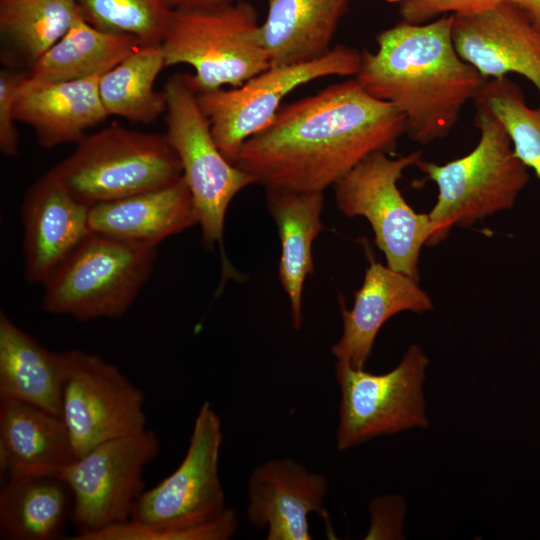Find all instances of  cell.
<instances>
[{
    "label": "cell",
    "instance_id": "6da1fadb",
    "mask_svg": "<svg viewBox=\"0 0 540 540\" xmlns=\"http://www.w3.org/2000/svg\"><path fill=\"white\" fill-rule=\"evenodd\" d=\"M405 118L354 78L282 105L235 164L265 189L324 192L376 152L393 153Z\"/></svg>",
    "mask_w": 540,
    "mask_h": 540
},
{
    "label": "cell",
    "instance_id": "7a4b0ae2",
    "mask_svg": "<svg viewBox=\"0 0 540 540\" xmlns=\"http://www.w3.org/2000/svg\"><path fill=\"white\" fill-rule=\"evenodd\" d=\"M453 21L454 14L422 24L403 21L377 35L375 52H361L355 78L402 113L406 134L419 144L448 136L488 80L458 54Z\"/></svg>",
    "mask_w": 540,
    "mask_h": 540
},
{
    "label": "cell",
    "instance_id": "3957f363",
    "mask_svg": "<svg viewBox=\"0 0 540 540\" xmlns=\"http://www.w3.org/2000/svg\"><path fill=\"white\" fill-rule=\"evenodd\" d=\"M223 431L220 417L204 402L195 418L180 465L137 500L131 519L84 540H227L239 528L225 505L219 477Z\"/></svg>",
    "mask_w": 540,
    "mask_h": 540
},
{
    "label": "cell",
    "instance_id": "277c9868",
    "mask_svg": "<svg viewBox=\"0 0 540 540\" xmlns=\"http://www.w3.org/2000/svg\"><path fill=\"white\" fill-rule=\"evenodd\" d=\"M473 101L480 131L475 148L445 164L422 159L416 164L438 189L428 213V246L445 239L454 226H471L511 209L530 181L529 169L516 156L504 125L482 97L476 95Z\"/></svg>",
    "mask_w": 540,
    "mask_h": 540
},
{
    "label": "cell",
    "instance_id": "5b68a950",
    "mask_svg": "<svg viewBox=\"0 0 540 540\" xmlns=\"http://www.w3.org/2000/svg\"><path fill=\"white\" fill-rule=\"evenodd\" d=\"M49 172L79 202L93 205L169 186L183 176L165 134L116 123L77 143Z\"/></svg>",
    "mask_w": 540,
    "mask_h": 540
},
{
    "label": "cell",
    "instance_id": "8992f818",
    "mask_svg": "<svg viewBox=\"0 0 540 540\" xmlns=\"http://www.w3.org/2000/svg\"><path fill=\"white\" fill-rule=\"evenodd\" d=\"M161 47L166 68L193 67L198 93L241 86L271 66L256 10L244 1L172 10Z\"/></svg>",
    "mask_w": 540,
    "mask_h": 540
},
{
    "label": "cell",
    "instance_id": "52a82bcc",
    "mask_svg": "<svg viewBox=\"0 0 540 540\" xmlns=\"http://www.w3.org/2000/svg\"><path fill=\"white\" fill-rule=\"evenodd\" d=\"M156 248L91 232L43 284V309L78 321L121 317L151 276Z\"/></svg>",
    "mask_w": 540,
    "mask_h": 540
},
{
    "label": "cell",
    "instance_id": "ba28073f",
    "mask_svg": "<svg viewBox=\"0 0 540 540\" xmlns=\"http://www.w3.org/2000/svg\"><path fill=\"white\" fill-rule=\"evenodd\" d=\"M166 137L181 162L202 238L207 247L222 244L225 215L232 199L257 183L230 163L217 147L190 74L176 73L165 83Z\"/></svg>",
    "mask_w": 540,
    "mask_h": 540
},
{
    "label": "cell",
    "instance_id": "9c48e42d",
    "mask_svg": "<svg viewBox=\"0 0 540 540\" xmlns=\"http://www.w3.org/2000/svg\"><path fill=\"white\" fill-rule=\"evenodd\" d=\"M420 159V150L397 158L376 152L334 185L338 209L347 217L367 219L386 265L416 279L421 249L427 245L431 224L428 214L417 213L407 203L398 181L404 170Z\"/></svg>",
    "mask_w": 540,
    "mask_h": 540
},
{
    "label": "cell",
    "instance_id": "30bf717a",
    "mask_svg": "<svg viewBox=\"0 0 540 540\" xmlns=\"http://www.w3.org/2000/svg\"><path fill=\"white\" fill-rule=\"evenodd\" d=\"M429 359L411 344L391 371L373 374L337 361L340 388L337 449L345 451L372 438L426 428L424 381Z\"/></svg>",
    "mask_w": 540,
    "mask_h": 540
},
{
    "label": "cell",
    "instance_id": "8fae6325",
    "mask_svg": "<svg viewBox=\"0 0 540 540\" xmlns=\"http://www.w3.org/2000/svg\"><path fill=\"white\" fill-rule=\"evenodd\" d=\"M360 61L361 52L337 45L317 60L271 66L241 86L198 93L217 147L230 163L235 164L244 142L274 120L282 100L290 92L323 77L355 76Z\"/></svg>",
    "mask_w": 540,
    "mask_h": 540
},
{
    "label": "cell",
    "instance_id": "7c38bea8",
    "mask_svg": "<svg viewBox=\"0 0 540 540\" xmlns=\"http://www.w3.org/2000/svg\"><path fill=\"white\" fill-rule=\"evenodd\" d=\"M159 439L152 430L101 443L61 470L57 476L74 496L73 540L131 519L145 491V468L157 457Z\"/></svg>",
    "mask_w": 540,
    "mask_h": 540
},
{
    "label": "cell",
    "instance_id": "4fadbf2b",
    "mask_svg": "<svg viewBox=\"0 0 540 540\" xmlns=\"http://www.w3.org/2000/svg\"><path fill=\"white\" fill-rule=\"evenodd\" d=\"M65 355L61 417L76 459L101 443L146 429L144 394L117 366L79 349Z\"/></svg>",
    "mask_w": 540,
    "mask_h": 540
},
{
    "label": "cell",
    "instance_id": "5bb4252c",
    "mask_svg": "<svg viewBox=\"0 0 540 540\" xmlns=\"http://www.w3.org/2000/svg\"><path fill=\"white\" fill-rule=\"evenodd\" d=\"M327 478L291 458L272 459L254 469L248 480L247 518L267 530V540H311L308 517L317 513L331 539L335 534L324 506Z\"/></svg>",
    "mask_w": 540,
    "mask_h": 540
},
{
    "label": "cell",
    "instance_id": "9a60e30c",
    "mask_svg": "<svg viewBox=\"0 0 540 540\" xmlns=\"http://www.w3.org/2000/svg\"><path fill=\"white\" fill-rule=\"evenodd\" d=\"M455 48L461 58L485 78L516 73L540 93V31L511 1L471 15H455Z\"/></svg>",
    "mask_w": 540,
    "mask_h": 540
},
{
    "label": "cell",
    "instance_id": "2e32d148",
    "mask_svg": "<svg viewBox=\"0 0 540 540\" xmlns=\"http://www.w3.org/2000/svg\"><path fill=\"white\" fill-rule=\"evenodd\" d=\"M89 210L49 171L30 185L21 209L28 282L43 285L91 233Z\"/></svg>",
    "mask_w": 540,
    "mask_h": 540
},
{
    "label": "cell",
    "instance_id": "e0dca14e",
    "mask_svg": "<svg viewBox=\"0 0 540 540\" xmlns=\"http://www.w3.org/2000/svg\"><path fill=\"white\" fill-rule=\"evenodd\" d=\"M340 307L343 331L331 352L337 361L364 369L386 321L404 311L428 312L433 309V302L418 279L373 260L354 293L353 307L348 310L342 297Z\"/></svg>",
    "mask_w": 540,
    "mask_h": 540
},
{
    "label": "cell",
    "instance_id": "ac0fdd59",
    "mask_svg": "<svg viewBox=\"0 0 540 540\" xmlns=\"http://www.w3.org/2000/svg\"><path fill=\"white\" fill-rule=\"evenodd\" d=\"M100 78L38 82L28 76L16 95L15 119L33 128L43 148L78 143L87 129L108 117L100 98Z\"/></svg>",
    "mask_w": 540,
    "mask_h": 540
},
{
    "label": "cell",
    "instance_id": "d6986e66",
    "mask_svg": "<svg viewBox=\"0 0 540 540\" xmlns=\"http://www.w3.org/2000/svg\"><path fill=\"white\" fill-rule=\"evenodd\" d=\"M76 460L63 418L34 405L0 399V473L57 475Z\"/></svg>",
    "mask_w": 540,
    "mask_h": 540
},
{
    "label": "cell",
    "instance_id": "ffe728a7",
    "mask_svg": "<svg viewBox=\"0 0 540 540\" xmlns=\"http://www.w3.org/2000/svg\"><path fill=\"white\" fill-rule=\"evenodd\" d=\"M197 223L183 176L169 186L99 203L89 210L91 232L153 247Z\"/></svg>",
    "mask_w": 540,
    "mask_h": 540
},
{
    "label": "cell",
    "instance_id": "44dd1931",
    "mask_svg": "<svg viewBox=\"0 0 540 540\" xmlns=\"http://www.w3.org/2000/svg\"><path fill=\"white\" fill-rule=\"evenodd\" d=\"M66 355L43 346L0 312V399L61 416Z\"/></svg>",
    "mask_w": 540,
    "mask_h": 540
},
{
    "label": "cell",
    "instance_id": "7402d4cb",
    "mask_svg": "<svg viewBox=\"0 0 540 540\" xmlns=\"http://www.w3.org/2000/svg\"><path fill=\"white\" fill-rule=\"evenodd\" d=\"M348 2L268 0L260 36L271 66L306 63L327 55Z\"/></svg>",
    "mask_w": 540,
    "mask_h": 540
},
{
    "label": "cell",
    "instance_id": "603a6c76",
    "mask_svg": "<svg viewBox=\"0 0 540 540\" xmlns=\"http://www.w3.org/2000/svg\"><path fill=\"white\" fill-rule=\"evenodd\" d=\"M269 214L281 242L279 281L289 297L292 326L302 328V294L305 279L314 271L312 243L323 230V192L265 189Z\"/></svg>",
    "mask_w": 540,
    "mask_h": 540
},
{
    "label": "cell",
    "instance_id": "cb8c5ba5",
    "mask_svg": "<svg viewBox=\"0 0 540 540\" xmlns=\"http://www.w3.org/2000/svg\"><path fill=\"white\" fill-rule=\"evenodd\" d=\"M73 510V492L61 477L10 476L0 490V539H60Z\"/></svg>",
    "mask_w": 540,
    "mask_h": 540
},
{
    "label": "cell",
    "instance_id": "d4e9b609",
    "mask_svg": "<svg viewBox=\"0 0 540 540\" xmlns=\"http://www.w3.org/2000/svg\"><path fill=\"white\" fill-rule=\"evenodd\" d=\"M79 14L75 0H0L2 63L30 73Z\"/></svg>",
    "mask_w": 540,
    "mask_h": 540
},
{
    "label": "cell",
    "instance_id": "484cf974",
    "mask_svg": "<svg viewBox=\"0 0 540 540\" xmlns=\"http://www.w3.org/2000/svg\"><path fill=\"white\" fill-rule=\"evenodd\" d=\"M140 45L136 37L102 31L79 14L29 77L38 82H61L102 76Z\"/></svg>",
    "mask_w": 540,
    "mask_h": 540
},
{
    "label": "cell",
    "instance_id": "4316f807",
    "mask_svg": "<svg viewBox=\"0 0 540 540\" xmlns=\"http://www.w3.org/2000/svg\"><path fill=\"white\" fill-rule=\"evenodd\" d=\"M164 68L161 44H146L103 74L99 93L108 116L145 124L156 120L167 108L164 91L154 90V82Z\"/></svg>",
    "mask_w": 540,
    "mask_h": 540
},
{
    "label": "cell",
    "instance_id": "83f0119b",
    "mask_svg": "<svg viewBox=\"0 0 540 540\" xmlns=\"http://www.w3.org/2000/svg\"><path fill=\"white\" fill-rule=\"evenodd\" d=\"M506 128L516 156L540 180V106L530 107L507 76L488 79L477 94Z\"/></svg>",
    "mask_w": 540,
    "mask_h": 540
},
{
    "label": "cell",
    "instance_id": "f1b7e54d",
    "mask_svg": "<svg viewBox=\"0 0 540 540\" xmlns=\"http://www.w3.org/2000/svg\"><path fill=\"white\" fill-rule=\"evenodd\" d=\"M80 15L106 32L128 34L141 45L161 44L172 10L162 0H75Z\"/></svg>",
    "mask_w": 540,
    "mask_h": 540
},
{
    "label": "cell",
    "instance_id": "f546056e",
    "mask_svg": "<svg viewBox=\"0 0 540 540\" xmlns=\"http://www.w3.org/2000/svg\"><path fill=\"white\" fill-rule=\"evenodd\" d=\"M28 76V72L9 67L0 71V150L6 157L18 154L14 106L18 90Z\"/></svg>",
    "mask_w": 540,
    "mask_h": 540
},
{
    "label": "cell",
    "instance_id": "4dcf8cb0",
    "mask_svg": "<svg viewBox=\"0 0 540 540\" xmlns=\"http://www.w3.org/2000/svg\"><path fill=\"white\" fill-rule=\"evenodd\" d=\"M504 0H405L400 7L404 22L427 23L439 15H471L490 9Z\"/></svg>",
    "mask_w": 540,
    "mask_h": 540
},
{
    "label": "cell",
    "instance_id": "1f68e13d",
    "mask_svg": "<svg viewBox=\"0 0 540 540\" xmlns=\"http://www.w3.org/2000/svg\"><path fill=\"white\" fill-rule=\"evenodd\" d=\"M402 506L396 496L374 498L370 503L371 526L366 539L396 538L403 519Z\"/></svg>",
    "mask_w": 540,
    "mask_h": 540
},
{
    "label": "cell",
    "instance_id": "d6a6232c",
    "mask_svg": "<svg viewBox=\"0 0 540 540\" xmlns=\"http://www.w3.org/2000/svg\"><path fill=\"white\" fill-rule=\"evenodd\" d=\"M171 10L213 7L232 2V0H162Z\"/></svg>",
    "mask_w": 540,
    "mask_h": 540
},
{
    "label": "cell",
    "instance_id": "836d02e7",
    "mask_svg": "<svg viewBox=\"0 0 540 540\" xmlns=\"http://www.w3.org/2000/svg\"><path fill=\"white\" fill-rule=\"evenodd\" d=\"M521 8L540 31V0H508Z\"/></svg>",
    "mask_w": 540,
    "mask_h": 540
},
{
    "label": "cell",
    "instance_id": "e575fe53",
    "mask_svg": "<svg viewBox=\"0 0 540 540\" xmlns=\"http://www.w3.org/2000/svg\"><path fill=\"white\" fill-rule=\"evenodd\" d=\"M388 2H398V1H405V0H387Z\"/></svg>",
    "mask_w": 540,
    "mask_h": 540
}]
</instances>
